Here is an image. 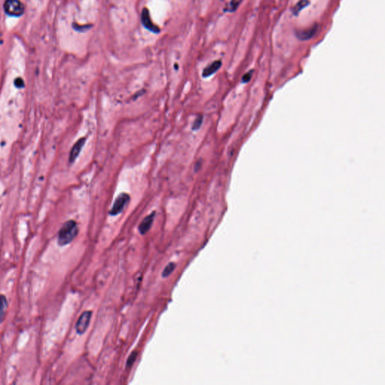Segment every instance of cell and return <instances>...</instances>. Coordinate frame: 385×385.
<instances>
[{"mask_svg": "<svg viewBox=\"0 0 385 385\" xmlns=\"http://www.w3.org/2000/svg\"><path fill=\"white\" fill-rule=\"evenodd\" d=\"M78 233V227L73 220L68 221L61 227L58 233V243L60 246L70 244Z\"/></svg>", "mask_w": 385, "mask_h": 385, "instance_id": "obj_1", "label": "cell"}, {"mask_svg": "<svg viewBox=\"0 0 385 385\" xmlns=\"http://www.w3.org/2000/svg\"><path fill=\"white\" fill-rule=\"evenodd\" d=\"M5 12L12 17H20L24 12L25 7L20 0H6L4 3Z\"/></svg>", "mask_w": 385, "mask_h": 385, "instance_id": "obj_2", "label": "cell"}, {"mask_svg": "<svg viewBox=\"0 0 385 385\" xmlns=\"http://www.w3.org/2000/svg\"><path fill=\"white\" fill-rule=\"evenodd\" d=\"M129 200H130V197L129 194H121L116 200H115V203L113 208H112L111 211H110V214L113 216L117 215V214H120L123 209L125 207L126 205L129 203Z\"/></svg>", "mask_w": 385, "mask_h": 385, "instance_id": "obj_3", "label": "cell"}, {"mask_svg": "<svg viewBox=\"0 0 385 385\" xmlns=\"http://www.w3.org/2000/svg\"><path fill=\"white\" fill-rule=\"evenodd\" d=\"M91 317H92V312L91 311H86L82 313L75 325L77 334L82 335L86 332L87 329L89 326Z\"/></svg>", "mask_w": 385, "mask_h": 385, "instance_id": "obj_4", "label": "cell"}, {"mask_svg": "<svg viewBox=\"0 0 385 385\" xmlns=\"http://www.w3.org/2000/svg\"><path fill=\"white\" fill-rule=\"evenodd\" d=\"M318 28V25L315 24L311 28H308V29L296 31V36L301 41L309 40L316 34Z\"/></svg>", "mask_w": 385, "mask_h": 385, "instance_id": "obj_5", "label": "cell"}, {"mask_svg": "<svg viewBox=\"0 0 385 385\" xmlns=\"http://www.w3.org/2000/svg\"><path fill=\"white\" fill-rule=\"evenodd\" d=\"M156 212L151 213L149 215L147 216L144 218V220L141 222L140 226H139V230H140V233L142 235H145V233H148L150 229L152 227L153 222H154V217H155Z\"/></svg>", "mask_w": 385, "mask_h": 385, "instance_id": "obj_6", "label": "cell"}, {"mask_svg": "<svg viewBox=\"0 0 385 385\" xmlns=\"http://www.w3.org/2000/svg\"><path fill=\"white\" fill-rule=\"evenodd\" d=\"M86 142V138H81L79 140L77 141V143L72 147V150L70 151V154H69V162H74L76 160L77 157H78L80 151H81L82 148L85 144Z\"/></svg>", "mask_w": 385, "mask_h": 385, "instance_id": "obj_7", "label": "cell"}, {"mask_svg": "<svg viewBox=\"0 0 385 385\" xmlns=\"http://www.w3.org/2000/svg\"><path fill=\"white\" fill-rule=\"evenodd\" d=\"M142 21H143V24L145 25V28H148L149 31H152V32L154 33L160 32V30L158 29V28H157V26L154 25V23H153L152 20H151V17H150L149 12H148V10H147L146 9H145L143 11V13H142Z\"/></svg>", "mask_w": 385, "mask_h": 385, "instance_id": "obj_8", "label": "cell"}, {"mask_svg": "<svg viewBox=\"0 0 385 385\" xmlns=\"http://www.w3.org/2000/svg\"><path fill=\"white\" fill-rule=\"evenodd\" d=\"M222 64V63L221 61H214V62L211 63V64L209 65L207 67L205 68L203 72V76L204 77V78H207V77L211 76V75L215 73V72L220 69Z\"/></svg>", "mask_w": 385, "mask_h": 385, "instance_id": "obj_9", "label": "cell"}, {"mask_svg": "<svg viewBox=\"0 0 385 385\" xmlns=\"http://www.w3.org/2000/svg\"><path fill=\"white\" fill-rule=\"evenodd\" d=\"M8 301L4 295L0 294V323H3L6 318L8 309Z\"/></svg>", "mask_w": 385, "mask_h": 385, "instance_id": "obj_10", "label": "cell"}, {"mask_svg": "<svg viewBox=\"0 0 385 385\" xmlns=\"http://www.w3.org/2000/svg\"><path fill=\"white\" fill-rule=\"evenodd\" d=\"M309 4H310L309 0H300V1H299L297 4L295 5L294 7L292 9V12H293V15H299V12H300L302 9L307 7Z\"/></svg>", "mask_w": 385, "mask_h": 385, "instance_id": "obj_11", "label": "cell"}, {"mask_svg": "<svg viewBox=\"0 0 385 385\" xmlns=\"http://www.w3.org/2000/svg\"><path fill=\"white\" fill-rule=\"evenodd\" d=\"M176 263H169V264L166 266L165 269H163V272L162 273V277L167 278L169 276H170V274L173 272L174 269H176Z\"/></svg>", "mask_w": 385, "mask_h": 385, "instance_id": "obj_12", "label": "cell"}, {"mask_svg": "<svg viewBox=\"0 0 385 385\" xmlns=\"http://www.w3.org/2000/svg\"><path fill=\"white\" fill-rule=\"evenodd\" d=\"M242 1L243 0H231L230 5H229L227 11L230 12H236V11L237 10L238 8L240 6L241 3H242Z\"/></svg>", "mask_w": 385, "mask_h": 385, "instance_id": "obj_13", "label": "cell"}, {"mask_svg": "<svg viewBox=\"0 0 385 385\" xmlns=\"http://www.w3.org/2000/svg\"><path fill=\"white\" fill-rule=\"evenodd\" d=\"M203 117L202 115L197 117L196 118L195 121H194V124H193L192 129L193 130H198L200 128V127L203 124Z\"/></svg>", "mask_w": 385, "mask_h": 385, "instance_id": "obj_14", "label": "cell"}, {"mask_svg": "<svg viewBox=\"0 0 385 385\" xmlns=\"http://www.w3.org/2000/svg\"><path fill=\"white\" fill-rule=\"evenodd\" d=\"M137 354H138V353L136 351H133V352L129 355L128 360H127V367H130L134 364L135 360H136Z\"/></svg>", "mask_w": 385, "mask_h": 385, "instance_id": "obj_15", "label": "cell"}, {"mask_svg": "<svg viewBox=\"0 0 385 385\" xmlns=\"http://www.w3.org/2000/svg\"><path fill=\"white\" fill-rule=\"evenodd\" d=\"M253 70L249 71L247 73L244 74V76L242 77L243 83H247L249 80L252 79V75H253Z\"/></svg>", "mask_w": 385, "mask_h": 385, "instance_id": "obj_16", "label": "cell"}, {"mask_svg": "<svg viewBox=\"0 0 385 385\" xmlns=\"http://www.w3.org/2000/svg\"><path fill=\"white\" fill-rule=\"evenodd\" d=\"M15 85L17 88H22L24 87V81L21 78H17L15 80Z\"/></svg>", "mask_w": 385, "mask_h": 385, "instance_id": "obj_17", "label": "cell"}]
</instances>
